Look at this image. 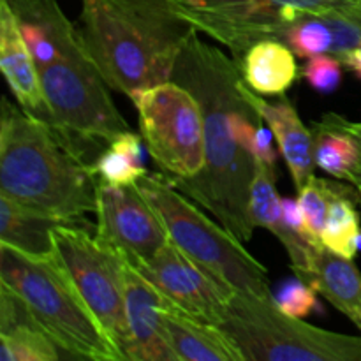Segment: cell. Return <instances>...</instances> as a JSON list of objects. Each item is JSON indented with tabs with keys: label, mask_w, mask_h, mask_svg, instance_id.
<instances>
[{
	"label": "cell",
	"mask_w": 361,
	"mask_h": 361,
	"mask_svg": "<svg viewBox=\"0 0 361 361\" xmlns=\"http://www.w3.org/2000/svg\"><path fill=\"white\" fill-rule=\"evenodd\" d=\"M240 66L245 83L259 95H284L300 76L295 51L282 41L257 42Z\"/></svg>",
	"instance_id": "18"
},
{
	"label": "cell",
	"mask_w": 361,
	"mask_h": 361,
	"mask_svg": "<svg viewBox=\"0 0 361 361\" xmlns=\"http://www.w3.org/2000/svg\"><path fill=\"white\" fill-rule=\"evenodd\" d=\"M342 63H344V67H348L351 73H355L361 80V42L355 49H353L351 53H349L348 56H345L344 60H342Z\"/></svg>",
	"instance_id": "30"
},
{
	"label": "cell",
	"mask_w": 361,
	"mask_h": 361,
	"mask_svg": "<svg viewBox=\"0 0 361 361\" xmlns=\"http://www.w3.org/2000/svg\"><path fill=\"white\" fill-rule=\"evenodd\" d=\"M345 182H349L351 185H355L356 190H358V192L361 194V166H360V168L353 169L351 175L348 176V180H345Z\"/></svg>",
	"instance_id": "31"
},
{
	"label": "cell",
	"mask_w": 361,
	"mask_h": 361,
	"mask_svg": "<svg viewBox=\"0 0 361 361\" xmlns=\"http://www.w3.org/2000/svg\"><path fill=\"white\" fill-rule=\"evenodd\" d=\"M310 286L361 330V271L353 259L323 249Z\"/></svg>",
	"instance_id": "19"
},
{
	"label": "cell",
	"mask_w": 361,
	"mask_h": 361,
	"mask_svg": "<svg viewBox=\"0 0 361 361\" xmlns=\"http://www.w3.org/2000/svg\"><path fill=\"white\" fill-rule=\"evenodd\" d=\"M162 319L178 361H243L240 349L221 326L192 316L166 296Z\"/></svg>",
	"instance_id": "16"
},
{
	"label": "cell",
	"mask_w": 361,
	"mask_h": 361,
	"mask_svg": "<svg viewBox=\"0 0 361 361\" xmlns=\"http://www.w3.org/2000/svg\"><path fill=\"white\" fill-rule=\"evenodd\" d=\"M342 67L344 63L330 53L310 56L303 67V76L307 83L319 94H334L342 81Z\"/></svg>",
	"instance_id": "26"
},
{
	"label": "cell",
	"mask_w": 361,
	"mask_h": 361,
	"mask_svg": "<svg viewBox=\"0 0 361 361\" xmlns=\"http://www.w3.org/2000/svg\"><path fill=\"white\" fill-rule=\"evenodd\" d=\"M95 217V235L133 267L152 259L169 242L164 224L136 185L99 180Z\"/></svg>",
	"instance_id": "10"
},
{
	"label": "cell",
	"mask_w": 361,
	"mask_h": 361,
	"mask_svg": "<svg viewBox=\"0 0 361 361\" xmlns=\"http://www.w3.org/2000/svg\"><path fill=\"white\" fill-rule=\"evenodd\" d=\"M348 0H171L176 13L242 62L261 41H282L289 25L305 13H319Z\"/></svg>",
	"instance_id": "9"
},
{
	"label": "cell",
	"mask_w": 361,
	"mask_h": 361,
	"mask_svg": "<svg viewBox=\"0 0 361 361\" xmlns=\"http://www.w3.org/2000/svg\"><path fill=\"white\" fill-rule=\"evenodd\" d=\"M134 268L189 314L217 326L224 323L235 289L190 259L171 238L152 259Z\"/></svg>",
	"instance_id": "11"
},
{
	"label": "cell",
	"mask_w": 361,
	"mask_h": 361,
	"mask_svg": "<svg viewBox=\"0 0 361 361\" xmlns=\"http://www.w3.org/2000/svg\"><path fill=\"white\" fill-rule=\"evenodd\" d=\"M0 286L16 293L62 356L126 361L92 314L55 250L30 256L0 243Z\"/></svg>",
	"instance_id": "4"
},
{
	"label": "cell",
	"mask_w": 361,
	"mask_h": 361,
	"mask_svg": "<svg viewBox=\"0 0 361 361\" xmlns=\"http://www.w3.org/2000/svg\"><path fill=\"white\" fill-rule=\"evenodd\" d=\"M162 303L164 295L126 261L127 361H178L166 335Z\"/></svg>",
	"instance_id": "12"
},
{
	"label": "cell",
	"mask_w": 361,
	"mask_h": 361,
	"mask_svg": "<svg viewBox=\"0 0 361 361\" xmlns=\"http://www.w3.org/2000/svg\"><path fill=\"white\" fill-rule=\"evenodd\" d=\"M90 229L88 222L59 224L51 231L53 250L88 309L127 361L126 261Z\"/></svg>",
	"instance_id": "7"
},
{
	"label": "cell",
	"mask_w": 361,
	"mask_h": 361,
	"mask_svg": "<svg viewBox=\"0 0 361 361\" xmlns=\"http://www.w3.org/2000/svg\"><path fill=\"white\" fill-rule=\"evenodd\" d=\"M242 78L238 60L204 42L197 32L187 41L173 80L192 92L203 111L204 166L190 178H168L245 243L256 229L250 217L256 159L243 148L235 129L236 113L247 104L240 90Z\"/></svg>",
	"instance_id": "1"
},
{
	"label": "cell",
	"mask_w": 361,
	"mask_h": 361,
	"mask_svg": "<svg viewBox=\"0 0 361 361\" xmlns=\"http://www.w3.org/2000/svg\"><path fill=\"white\" fill-rule=\"evenodd\" d=\"M316 166L338 180H348L358 162V147L355 140L338 129L328 113L312 123Z\"/></svg>",
	"instance_id": "23"
},
{
	"label": "cell",
	"mask_w": 361,
	"mask_h": 361,
	"mask_svg": "<svg viewBox=\"0 0 361 361\" xmlns=\"http://www.w3.org/2000/svg\"><path fill=\"white\" fill-rule=\"evenodd\" d=\"M240 90L249 104L259 113L263 122L268 123V129L277 141L279 152L291 173L296 190H300L314 175L316 168L312 129H307L293 102L284 95L275 102L267 101L263 95L256 94L243 78L240 81Z\"/></svg>",
	"instance_id": "13"
},
{
	"label": "cell",
	"mask_w": 361,
	"mask_h": 361,
	"mask_svg": "<svg viewBox=\"0 0 361 361\" xmlns=\"http://www.w3.org/2000/svg\"><path fill=\"white\" fill-rule=\"evenodd\" d=\"M141 140V134L137 136L133 130L116 136L92 164L95 176L101 182L118 187L134 185L140 182L148 173L143 166Z\"/></svg>",
	"instance_id": "22"
},
{
	"label": "cell",
	"mask_w": 361,
	"mask_h": 361,
	"mask_svg": "<svg viewBox=\"0 0 361 361\" xmlns=\"http://www.w3.org/2000/svg\"><path fill=\"white\" fill-rule=\"evenodd\" d=\"M62 353L14 291L0 286V361H59Z\"/></svg>",
	"instance_id": "17"
},
{
	"label": "cell",
	"mask_w": 361,
	"mask_h": 361,
	"mask_svg": "<svg viewBox=\"0 0 361 361\" xmlns=\"http://www.w3.org/2000/svg\"><path fill=\"white\" fill-rule=\"evenodd\" d=\"M221 328L243 361H361V337L335 334L289 316L275 296L235 291Z\"/></svg>",
	"instance_id": "6"
},
{
	"label": "cell",
	"mask_w": 361,
	"mask_h": 361,
	"mask_svg": "<svg viewBox=\"0 0 361 361\" xmlns=\"http://www.w3.org/2000/svg\"><path fill=\"white\" fill-rule=\"evenodd\" d=\"M140 120V134L161 173L190 178L204 166L203 111L192 92L169 80L129 95Z\"/></svg>",
	"instance_id": "8"
},
{
	"label": "cell",
	"mask_w": 361,
	"mask_h": 361,
	"mask_svg": "<svg viewBox=\"0 0 361 361\" xmlns=\"http://www.w3.org/2000/svg\"><path fill=\"white\" fill-rule=\"evenodd\" d=\"M328 116H330L331 122H334L338 129H342L344 133H348L349 136L355 140L356 147H358V162H356L355 168H360L361 166V122H351V120H348L345 116L338 115V113H328Z\"/></svg>",
	"instance_id": "29"
},
{
	"label": "cell",
	"mask_w": 361,
	"mask_h": 361,
	"mask_svg": "<svg viewBox=\"0 0 361 361\" xmlns=\"http://www.w3.org/2000/svg\"><path fill=\"white\" fill-rule=\"evenodd\" d=\"M282 214H284L286 222L289 224V228L293 231L298 233L303 240H305L309 245H312L314 249L321 250L324 249L321 240L314 235V231L310 229L309 222H307L305 214H303V208L300 207L298 200H291V197H282Z\"/></svg>",
	"instance_id": "28"
},
{
	"label": "cell",
	"mask_w": 361,
	"mask_h": 361,
	"mask_svg": "<svg viewBox=\"0 0 361 361\" xmlns=\"http://www.w3.org/2000/svg\"><path fill=\"white\" fill-rule=\"evenodd\" d=\"M275 180V166L256 159V173L250 189V217L256 228L268 229L281 242L296 279L310 286L317 254L323 249H314L298 233L289 228L282 214V200L279 197Z\"/></svg>",
	"instance_id": "14"
},
{
	"label": "cell",
	"mask_w": 361,
	"mask_h": 361,
	"mask_svg": "<svg viewBox=\"0 0 361 361\" xmlns=\"http://www.w3.org/2000/svg\"><path fill=\"white\" fill-rule=\"evenodd\" d=\"M356 201H361V194L356 187L351 183H341L335 196L331 197L326 222L321 233V243L324 249L348 259H355L361 235Z\"/></svg>",
	"instance_id": "21"
},
{
	"label": "cell",
	"mask_w": 361,
	"mask_h": 361,
	"mask_svg": "<svg viewBox=\"0 0 361 361\" xmlns=\"http://www.w3.org/2000/svg\"><path fill=\"white\" fill-rule=\"evenodd\" d=\"M282 42H286L296 56L310 59V56L330 53L334 35L324 20L323 11H319V13H305L293 21L286 28Z\"/></svg>",
	"instance_id": "24"
},
{
	"label": "cell",
	"mask_w": 361,
	"mask_h": 361,
	"mask_svg": "<svg viewBox=\"0 0 361 361\" xmlns=\"http://www.w3.org/2000/svg\"><path fill=\"white\" fill-rule=\"evenodd\" d=\"M0 69L18 106L51 126V113L42 92L39 69L16 16L4 0H0Z\"/></svg>",
	"instance_id": "15"
},
{
	"label": "cell",
	"mask_w": 361,
	"mask_h": 361,
	"mask_svg": "<svg viewBox=\"0 0 361 361\" xmlns=\"http://www.w3.org/2000/svg\"><path fill=\"white\" fill-rule=\"evenodd\" d=\"M78 32L106 85L129 97L173 80L196 28L171 0H80Z\"/></svg>",
	"instance_id": "2"
},
{
	"label": "cell",
	"mask_w": 361,
	"mask_h": 361,
	"mask_svg": "<svg viewBox=\"0 0 361 361\" xmlns=\"http://www.w3.org/2000/svg\"><path fill=\"white\" fill-rule=\"evenodd\" d=\"M338 187H341V182H331V180L317 178L312 175L307 180L305 185L298 190L300 207L303 208L310 229L319 240L328 217V210H330L331 197L335 196Z\"/></svg>",
	"instance_id": "25"
},
{
	"label": "cell",
	"mask_w": 361,
	"mask_h": 361,
	"mask_svg": "<svg viewBox=\"0 0 361 361\" xmlns=\"http://www.w3.org/2000/svg\"><path fill=\"white\" fill-rule=\"evenodd\" d=\"M92 166L53 129L25 109L2 101L0 196L20 207L81 224L97 208Z\"/></svg>",
	"instance_id": "3"
},
{
	"label": "cell",
	"mask_w": 361,
	"mask_h": 361,
	"mask_svg": "<svg viewBox=\"0 0 361 361\" xmlns=\"http://www.w3.org/2000/svg\"><path fill=\"white\" fill-rule=\"evenodd\" d=\"M62 221L20 207L0 196V243L30 256L53 252L51 231Z\"/></svg>",
	"instance_id": "20"
},
{
	"label": "cell",
	"mask_w": 361,
	"mask_h": 361,
	"mask_svg": "<svg viewBox=\"0 0 361 361\" xmlns=\"http://www.w3.org/2000/svg\"><path fill=\"white\" fill-rule=\"evenodd\" d=\"M316 295L317 293L312 286L296 279L282 286L279 296H275V302L286 314L303 319L317 309Z\"/></svg>",
	"instance_id": "27"
},
{
	"label": "cell",
	"mask_w": 361,
	"mask_h": 361,
	"mask_svg": "<svg viewBox=\"0 0 361 361\" xmlns=\"http://www.w3.org/2000/svg\"><path fill=\"white\" fill-rule=\"evenodd\" d=\"M134 185L159 215L169 238L190 259L235 291L274 296L267 268L221 222L212 221L200 204L180 192L164 173H147Z\"/></svg>",
	"instance_id": "5"
}]
</instances>
